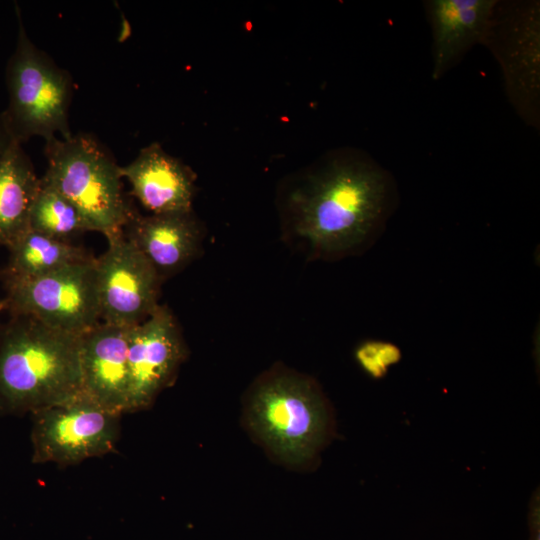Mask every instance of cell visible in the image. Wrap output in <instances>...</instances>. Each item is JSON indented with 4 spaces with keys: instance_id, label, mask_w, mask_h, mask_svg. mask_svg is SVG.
Returning a JSON list of instances; mask_svg holds the SVG:
<instances>
[{
    "instance_id": "8",
    "label": "cell",
    "mask_w": 540,
    "mask_h": 540,
    "mask_svg": "<svg viewBox=\"0 0 540 540\" xmlns=\"http://www.w3.org/2000/svg\"><path fill=\"white\" fill-rule=\"evenodd\" d=\"M107 241V250L95 259L100 320L133 327L159 307L163 280L124 231Z\"/></svg>"
},
{
    "instance_id": "14",
    "label": "cell",
    "mask_w": 540,
    "mask_h": 540,
    "mask_svg": "<svg viewBox=\"0 0 540 540\" xmlns=\"http://www.w3.org/2000/svg\"><path fill=\"white\" fill-rule=\"evenodd\" d=\"M496 5L495 0L428 2L434 79L441 78L475 44L485 42Z\"/></svg>"
},
{
    "instance_id": "15",
    "label": "cell",
    "mask_w": 540,
    "mask_h": 540,
    "mask_svg": "<svg viewBox=\"0 0 540 540\" xmlns=\"http://www.w3.org/2000/svg\"><path fill=\"white\" fill-rule=\"evenodd\" d=\"M40 186L22 144L0 152V245L7 248L29 229L30 210Z\"/></svg>"
},
{
    "instance_id": "10",
    "label": "cell",
    "mask_w": 540,
    "mask_h": 540,
    "mask_svg": "<svg viewBox=\"0 0 540 540\" xmlns=\"http://www.w3.org/2000/svg\"><path fill=\"white\" fill-rule=\"evenodd\" d=\"M484 43L501 65L513 106L527 123L535 124L540 94L539 5L518 4L497 18L493 13Z\"/></svg>"
},
{
    "instance_id": "9",
    "label": "cell",
    "mask_w": 540,
    "mask_h": 540,
    "mask_svg": "<svg viewBox=\"0 0 540 540\" xmlns=\"http://www.w3.org/2000/svg\"><path fill=\"white\" fill-rule=\"evenodd\" d=\"M188 355L180 326L168 306L159 307L128 335L129 409H149L172 386Z\"/></svg>"
},
{
    "instance_id": "7",
    "label": "cell",
    "mask_w": 540,
    "mask_h": 540,
    "mask_svg": "<svg viewBox=\"0 0 540 540\" xmlns=\"http://www.w3.org/2000/svg\"><path fill=\"white\" fill-rule=\"evenodd\" d=\"M121 416L83 393L32 413V462L70 466L115 451Z\"/></svg>"
},
{
    "instance_id": "13",
    "label": "cell",
    "mask_w": 540,
    "mask_h": 540,
    "mask_svg": "<svg viewBox=\"0 0 540 540\" xmlns=\"http://www.w3.org/2000/svg\"><path fill=\"white\" fill-rule=\"evenodd\" d=\"M120 174L130 183V194L151 214L193 210L195 173L159 143L142 148L131 163L120 166Z\"/></svg>"
},
{
    "instance_id": "17",
    "label": "cell",
    "mask_w": 540,
    "mask_h": 540,
    "mask_svg": "<svg viewBox=\"0 0 540 540\" xmlns=\"http://www.w3.org/2000/svg\"><path fill=\"white\" fill-rule=\"evenodd\" d=\"M29 228L65 242L90 231L79 210L41 179L30 210Z\"/></svg>"
},
{
    "instance_id": "2",
    "label": "cell",
    "mask_w": 540,
    "mask_h": 540,
    "mask_svg": "<svg viewBox=\"0 0 540 540\" xmlns=\"http://www.w3.org/2000/svg\"><path fill=\"white\" fill-rule=\"evenodd\" d=\"M82 393L80 335L28 315L0 325V416H22Z\"/></svg>"
},
{
    "instance_id": "11",
    "label": "cell",
    "mask_w": 540,
    "mask_h": 540,
    "mask_svg": "<svg viewBox=\"0 0 540 540\" xmlns=\"http://www.w3.org/2000/svg\"><path fill=\"white\" fill-rule=\"evenodd\" d=\"M129 329L99 322L80 335L82 393L122 415L129 409Z\"/></svg>"
},
{
    "instance_id": "18",
    "label": "cell",
    "mask_w": 540,
    "mask_h": 540,
    "mask_svg": "<svg viewBox=\"0 0 540 540\" xmlns=\"http://www.w3.org/2000/svg\"><path fill=\"white\" fill-rule=\"evenodd\" d=\"M355 358L370 377L379 379L386 375L391 366L400 361L401 351L391 342L367 340L358 345Z\"/></svg>"
},
{
    "instance_id": "5",
    "label": "cell",
    "mask_w": 540,
    "mask_h": 540,
    "mask_svg": "<svg viewBox=\"0 0 540 540\" xmlns=\"http://www.w3.org/2000/svg\"><path fill=\"white\" fill-rule=\"evenodd\" d=\"M15 11L16 45L5 67L8 103L2 110L7 130L20 144L34 136L48 141L60 134L68 139L73 135L69 126L72 78L31 41L18 5Z\"/></svg>"
},
{
    "instance_id": "4",
    "label": "cell",
    "mask_w": 540,
    "mask_h": 540,
    "mask_svg": "<svg viewBox=\"0 0 540 540\" xmlns=\"http://www.w3.org/2000/svg\"><path fill=\"white\" fill-rule=\"evenodd\" d=\"M47 169L41 181L68 199L90 231L120 233L137 211L122 191L120 166L92 135L46 141Z\"/></svg>"
},
{
    "instance_id": "12",
    "label": "cell",
    "mask_w": 540,
    "mask_h": 540,
    "mask_svg": "<svg viewBox=\"0 0 540 540\" xmlns=\"http://www.w3.org/2000/svg\"><path fill=\"white\" fill-rule=\"evenodd\" d=\"M123 231L163 281L202 252L204 229L193 210L148 216L136 211Z\"/></svg>"
},
{
    "instance_id": "3",
    "label": "cell",
    "mask_w": 540,
    "mask_h": 540,
    "mask_svg": "<svg viewBox=\"0 0 540 540\" xmlns=\"http://www.w3.org/2000/svg\"><path fill=\"white\" fill-rule=\"evenodd\" d=\"M244 417L262 446L292 468L315 463L334 432L332 408L319 384L281 365L252 383L246 393Z\"/></svg>"
},
{
    "instance_id": "16",
    "label": "cell",
    "mask_w": 540,
    "mask_h": 540,
    "mask_svg": "<svg viewBox=\"0 0 540 540\" xmlns=\"http://www.w3.org/2000/svg\"><path fill=\"white\" fill-rule=\"evenodd\" d=\"M9 257L0 278L20 280L49 274L94 257L85 249L28 229L8 247Z\"/></svg>"
},
{
    "instance_id": "6",
    "label": "cell",
    "mask_w": 540,
    "mask_h": 540,
    "mask_svg": "<svg viewBox=\"0 0 540 540\" xmlns=\"http://www.w3.org/2000/svg\"><path fill=\"white\" fill-rule=\"evenodd\" d=\"M95 259L65 266L30 279L2 281L0 301L10 315H28L69 333L81 335L97 325L100 310Z\"/></svg>"
},
{
    "instance_id": "20",
    "label": "cell",
    "mask_w": 540,
    "mask_h": 540,
    "mask_svg": "<svg viewBox=\"0 0 540 540\" xmlns=\"http://www.w3.org/2000/svg\"><path fill=\"white\" fill-rule=\"evenodd\" d=\"M12 141L13 140L5 125L2 111L0 110V152L6 149Z\"/></svg>"
},
{
    "instance_id": "21",
    "label": "cell",
    "mask_w": 540,
    "mask_h": 540,
    "mask_svg": "<svg viewBox=\"0 0 540 540\" xmlns=\"http://www.w3.org/2000/svg\"><path fill=\"white\" fill-rule=\"evenodd\" d=\"M3 311V307H2V304L0 302V312Z\"/></svg>"
},
{
    "instance_id": "1",
    "label": "cell",
    "mask_w": 540,
    "mask_h": 540,
    "mask_svg": "<svg viewBox=\"0 0 540 540\" xmlns=\"http://www.w3.org/2000/svg\"><path fill=\"white\" fill-rule=\"evenodd\" d=\"M389 182L375 166L341 162L309 176L289 196L288 234L312 259L365 251L383 226Z\"/></svg>"
},
{
    "instance_id": "19",
    "label": "cell",
    "mask_w": 540,
    "mask_h": 540,
    "mask_svg": "<svg viewBox=\"0 0 540 540\" xmlns=\"http://www.w3.org/2000/svg\"><path fill=\"white\" fill-rule=\"evenodd\" d=\"M539 494L537 492L531 499L529 506V516H528V525H529V540H540L539 532Z\"/></svg>"
}]
</instances>
